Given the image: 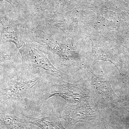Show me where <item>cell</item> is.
Segmentation results:
<instances>
[{
  "label": "cell",
  "instance_id": "cell-1",
  "mask_svg": "<svg viewBox=\"0 0 129 129\" xmlns=\"http://www.w3.org/2000/svg\"><path fill=\"white\" fill-rule=\"evenodd\" d=\"M22 67L25 68L34 70L41 68L47 72L61 76L62 73L57 69L50 62L46 56L37 51L30 50L22 53Z\"/></svg>",
  "mask_w": 129,
  "mask_h": 129
},
{
  "label": "cell",
  "instance_id": "cell-2",
  "mask_svg": "<svg viewBox=\"0 0 129 129\" xmlns=\"http://www.w3.org/2000/svg\"><path fill=\"white\" fill-rule=\"evenodd\" d=\"M39 81L36 78L30 80L14 81L3 89V94L8 97V99H25L31 94Z\"/></svg>",
  "mask_w": 129,
  "mask_h": 129
},
{
  "label": "cell",
  "instance_id": "cell-3",
  "mask_svg": "<svg viewBox=\"0 0 129 129\" xmlns=\"http://www.w3.org/2000/svg\"><path fill=\"white\" fill-rule=\"evenodd\" d=\"M91 83L97 92L102 96L109 98L112 96L113 91L108 80L94 74L89 69L86 70Z\"/></svg>",
  "mask_w": 129,
  "mask_h": 129
},
{
  "label": "cell",
  "instance_id": "cell-4",
  "mask_svg": "<svg viewBox=\"0 0 129 129\" xmlns=\"http://www.w3.org/2000/svg\"><path fill=\"white\" fill-rule=\"evenodd\" d=\"M26 119L29 123L35 125L42 129H61L59 125L49 117L39 119L26 117Z\"/></svg>",
  "mask_w": 129,
  "mask_h": 129
},
{
  "label": "cell",
  "instance_id": "cell-5",
  "mask_svg": "<svg viewBox=\"0 0 129 129\" xmlns=\"http://www.w3.org/2000/svg\"><path fill=\"white\" fill-rule=\"evenodd\" d=\"M11 55H5L3 53L0 52V62H2L7 59H10L11 58Z\"/></svg>",
  "mask_w": 129,
  "mask_h": 129
},
{
  "label": "cell",
  "instance_id": "cell-6",
  "mask_svg": "<svg viewBox=\"0 0 129 129\" xmlns=\"http://www.w3.org/2000/svg\"><path fill=\"white\" fill-rule=\"evenodd\" d=\"M3 1H4V0H0V2ZM5 1H7L8 2H11V0H5Z\"/></svg>",
  "mask_w": 129,
  "mask_h": 129
},
{
  "label": "cell",
  "instance_id": "cell-7",
  "mask_svg": "<svg viewBox=\"0 0 129 129\" xmlns=\"http://www.w3.org/2000/svg\"><path fill=\"white\" fill-rule=\"evenodd\" d=\"M26 129H30V128H26Z\"/></svg>",
  "mask_w": 129,
  "mask_h": 129
}]
</instances>
